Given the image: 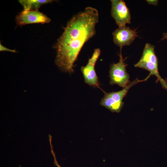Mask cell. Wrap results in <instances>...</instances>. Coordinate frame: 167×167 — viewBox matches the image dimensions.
Masks as SVG:
<instances>
[{"mask_svg": "<svg viewBox=\"0 0 167 167\" xmlns=\"http://www.w3.org/2000/svg\"><path fill=\"white\" fill-rule=\"evenodd\" d=\"M146 1L149 4L155 6L157 5L158 3V1L156 0H148Z\"/></svg>", "mask_w": 167, "mask_h": 167, "instance_id": "12", "label": "cell"}, {"mask_svg": "<svg viewBox=\"0 0 167 167\" xmlns=\"http://www.w3.org/2000/svg\"><path fill=\"white\" fill-rule=\"evenodd\" d=\"M101 52L100 49H95L87 65L81 67V71L83 74L85 83L91 86L99 87L98 78L95 71V66Z\"/></svg>", "mask_w": 167, "mask_h": 167, "instance_id": "6", "label": "cell"}, {"mask_svg": "<svg viewBox=\"0 0 167 167\" xmlns=\"http://www.w3.org/2000/svg\"><path fill=\"white\" fill-rule=\"evenodd\" d=\"M49 144L51 148V153L53 156L54 159V163L55 165L57 167H62L58 163L56 156L54 152V151L53 146L52 144V136L49 135Z\"/></svg>", "mask_w": 167, "mask_h": 167, "instance_id": "10", "label": "cell"}, {"mask_svg": "<svg viewBox=\"0 0 167 167\" xmlns=\"http://www.w3.org/2000/svg\"><path fill=\"white\" fill-rule=\"evenodd\" d=\"M158 63V58L155 54L154 46L150 43H146L140 59L134 66L148 70L150 71L149 74L151 75H154L156 76L163 88L167 90V83L159 74Z\"/></svg>", "mask_w": 167, "mask_h": 167, "instance_id": "2", "label": "cell"}, {"mask_svg": "<svg viewBox=\"0 0 167 167\" xmlns=\"http://www.w3.org/2000/svg\"><path fill=\"white\" fill-rule=\"evenodd\" d=\"M51 0H20L19 2L23 6L24 11L38 10L42 5L51 2Z\"/></svg>", "mask_w": 167, "mask_h": 167, "instance_id": "9", "label": "cell"}, {"mask_svg": "<svg viewBox=\"0 0 167 167\" xmlns=\"http://www.w3.org/2000/svg\"><path fill=\"white\" fill-rule=\"evenodd\" d=\"M119 62L116 63L111 64L109 71L110 80L109 83L112 85L117 84L124 88L130 82L129 75L126 71L127 65L124 62L122 57L121 50L119 54Z\"/></svg>", "mask_w": 167, "mask_h": 167, "instance_id": "4", "label": "cell"}, {"mask_svg": "<svg viewBox=\"0 0 167 167\" xmlns=\"http://www.w3.org/2000/svg\"><path fill=\"white\" fill-rule=\"evenodd\" d=\"M98 11L92 7L75 15L68 21L54 45L55 62L61 71L71 73L74 64L84 44L94 36L98 22Z\"/></svg>", "mask_w": 167, "mask_h": 167, "instance_id": "1", "label": "cell"}, {"mask_svg": "<svg viewBox=\"0 0 167 167\" xmlns=\"http://www.w3.org/2000/svg\"><path fill=\"white\" fill-rule=\"evenodd\" d=\"M111 15L118 27L131 23V15L125 2L121 0H111Z\"/></svg>", "mask_w": 167, "mask_h": 167, "instance_id": "5", "label": "cell"}, {"mask_svg": "<svg viewBox=\"0 0 167 167\" xmlns=\"http://www.w3.org/2000/svg\"><path fill=\"white\" fill-rule=\"evenodd\" d=\"M150 76L149 75L143 80H140L137 78L133 81H130L125 87L120 91L109 93L105 92L104 96L100 102V105L112 112H120L124 105L123 99L130 88L139 82L145 81Z\"/></svg>", "mask_w": 167, "mask_h": 167, "instance_id": "3", "label": "cell"}, {"mask_svg": "<svg viewBox=\"0 0 167 167\" xmlns=\"http://www.w3.org/2000/svg\"><path fill=\"white\" fill-rule=\"evenodd\" d=\"M16 24L20 26L36 23H49L50 19L38 10H23L15 18Z\"/></svg>", "mask_w": 167, "mask_h": 167, "instance_id": "7", "label": "cell"}, {"mask_svg": "<svg viewBox=\"0 0 167 167\" xmlns=\"http://www.w3.org/2000/svg\"><path fill=\"white\" fill-rule=\"evenodd\" d=\"M112 35L114 43L120 48L129 45L137 36L136 30H132L126 26L118 27L113 32Z\"/></svg>", "mask_w": 167, "mask_h": 167, "instance_id": "8", "label": "cell"}, {"mask_svg": "<svg viewBox=\"0 0 167 167\" xmlns=\"http://www.w3.org/2000/svg\"><path fill=\"white\" fill-rule=\"evenodd\" d=\"M0 51H6L13 53H15L16 52V51L15 50L11 49L5 47L2 45L1 43L0 44Z\"/></svg>", "mask_w": 167, "mask_h": 167, "instance_id": "11", "label": "cell"}, {"mask_svg": "<svg viewBox=\"0 0 167 167\" xmlns=\"http://www.w3.org/2000/svg\"><path fill=\"white\" fill-rule=\"evenodd\" d=\"M165 39H167V32L163 33V37L162 38L161 40Z\"/></svg>", "mask_w": 167, "mask_h": 167, "instance_id": "13", "label": "cell"}]
</instances>
